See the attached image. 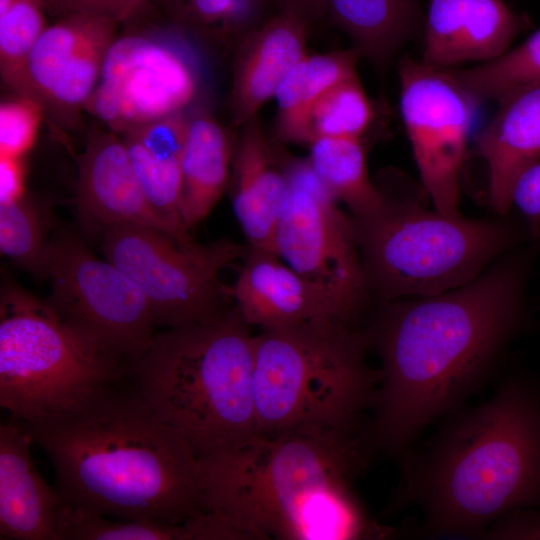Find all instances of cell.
<instances>
[{
	"label": "cell",
	"mask_w": 540,
	"mask_h": 540,
	"mask_svg": "<svg viewBox=\"0 0 540 540\" xmlns=\"http://www.w3.org/2000/svg\"><path fill=\"white\" fill-rule=\"evenodd\" d=\"M539 241L522 244L457 288L376 304L362 330L380 358L366 434L373 449L400 454L487 375L527 325V283Z\"/></svg>",
	"instance_id": "obj_1"
},
{
	"label": "cell",
	"mask_w": 540,
	"mask_h": 540,
	"mask_svg": "<svg viewBox=\"0 0 540 540\" xmlns=\"http://www.w3.org/2000/svg\"><path fill=\"white\" fill-rule=\"evenodd\" d=\"M365 429L254 436L198 459L200 503L244 539L360 540L389 535L352 490L373 450Z\"/></svg>",
	"instance_id": "obj_2"
},
{
	"label": "cell",
	"mask_w": 540,
	"mask_h": 540,
	"mask_svg": "<svg viewBox=\"0 0 540 540\" xmlns=\"http://www.w3.org/2000/svg\"><path fill=\"white\" fill-rule=\"evenodd\" d=\"M23 426L50 458L69 506L170 524L203 512L198 458L133 384L119 381L67 416Z\"/></svg>",
	"instance_id": "obj_3"
},
{
	"label": "cell",
	"mask_w": 540,
	"mask_h": 540,
	"mask_svg": "<svg viewBox=\"0 0 540 540\" xmlns=\"http://www.w3.org/2000/svg\"><path fill=\"white\" fill-rule=\"evenodd\" d=\"M406 472L399 497L415 500L436 534L482 536L500 517L540 507L539 386L508 379L449 424Z\"/></svg>",
	"instance_id": "obj_4"
},
{
	"label": "cell",
	"mask_w": 540,
	"mask_h": 540,
	"mask_svg": "<svg viewBox=\"0 0 540 540\" xmlns=\"http://www.w3.org/2000/svg\"><path fill=\"white\" fill-rule=\"evenodd\" d=\"M253 364L254 335L231 304L212 320L155 333L130 375L200 459L257 435Z\"/></svg>",
	"instance_id": "obj_5"
},
{
	"label": "cell",
	"mask_w": 540,
	"mask_h": 540,
	"mask_svg": "<svg viewBox=\"0 0 540 540\" xmlns=\"http://www.w3.org/2000/svg\"><path fill=\"white\" fill-rule=\"evenodd\" d=\"M374 181L377 205L349 215L372 306L457 288L508 251L533 241L519 214L447 215L403 191L393 175Z\"/></svg>",
	"instance_id": "obj_6"
},
{
	"label": "cell",
	"mask_w": 540,
	"mask_h": 540,
	"mask_svg": "<svg viewBox=\"0 0 540 540\" xmlns=\"http://www.w3.org/2000/svg\"><path fill=\"white\" fill-rule=\"evenodd\" d=\"M368 350L362 330L331 319L254 335L256 434L359 430V416L373 405L381 378L367 363Z\"/></svg>",
	"instance_id": "obj_7"
},
{
	"label": "cell",
	"mask_w": 540,
	"mask_h": 540,
	"mask_svg": "<svg viewBox=\"0 0 540 540\" xmlns=\"http://www.w3.org/2000/svg\"><path fill=\"white\" fill-rule=\"evenodd\" d=\"M50 307L6 283L0 297V405L22 425L67 416L130 375Z\"/></svg>",
	"instance_id": "obj_8"
},
{
	"label": "cell",
	"mask_w": 540,
	"mask_h": 540,
	"mask_svg": "<svg viewBox=\"0 0 540 540\" xmlns=\"http://www.w3.org/2000/svg\"><path fill=\"white\" fill-rule=\"evenodd\" d=\"M249 249L226 238L206 244L183 242L133 224L108 228L102 243L106 260L140 290L155 324L167 328L206 322L225 312L230 305L220 273Z\"/></svg>",
	"instance_id": "obj_9"
},
{
	"label": "cell",
	"mask_w": 540,
	"mask_h": 540,
	"mask_svg": "<svg viewBox=\"0 0 540 540\" xmlns=\"http://www.w3.org/2000/svg\"><path fill=\"white\" fill-rule=\"evenodd\" d=\"M44 269L46 302L80 335L131 367L148 350L156 324L146 298L74 233L56 230L49 237Z\"/></svg>",
	"instance_id": "obj_10"
},
{
	"label": "cell",
	"mask_w": 540,
	"mask_h": 540,
	"mask_svg": "<svg viewBox=\"0 0 540 540\" xmlns=\"http://www.w3.org/2000/svg\"><path fill=\"white\" fill-rule=\"evenodd\" d=\"M290 186L287 207L274 238V254L337 297L361 318L372 308L349 214L324 188L309 162L283 166Z\"/></svg>",
	"instance_id": "obj_11"
},
{
	"label": "cell",
	"mask_w": 540,
	"mask_h": 540,
	"mask_svg": "<svg viewBox=\"0 0 540 540\" xmlns=\"http://www.w3.org/2000/svg\"><path fill=\"white\" fill-rule=\"evenodd\" d=\"M400 111L423 190L433 208L457 215L461 176L478 102L448 69L404 57Z\"/></svg>",
	"instance_id": "obj_12"
},
{
	"label": "cell",
	"mask_w": 540,
	"mask_h": 540,
	"mask_svg": "<svg viewBox=\"0 0 540 540\" xmlns=\"http://www.w3.org/2000/svg\"><path fill=\"white\" fill-rule=\"evenodd\" d=\"M194 91L192 70L179 53L158 40L129 35L116 38L108 49L85 109L125 135L181 111Z\"/></svg>",
	"instance_id": "obj_13"
},
{
	"label": "cell",
	"mask_w": 540,
	"mask_h": 540,
	"mask_svg": "<svg viewBox=\"0 0 540 540\" xmlns=\"http://www.w3.org/2000/svg\"><path fill=\"white\" fill-rule=\"evenodd\" d=\"M118 22L86 13L62 15L31 48L21 95L45 110L75 115L95 89Z\"/></svg>",
	"instance_id": "obj_14"
},
{
	"label": "cell",
	"mask_w": 540,
	"mask_h": 540,
	"mask_svg": "<svg viewBox=\"0 0 540 540\" xmlns=\"http://www.w3.org/2000/svg\"><path fill=\"white\" fill-rule=\"evenodd\" d=\"M226 297L249 326L261 330L331 319L354 326L350 310L321 285L307 279L274 253L250 246Z\"/></svg>",
	"instance_id": "obj_15"
},
{
	"label": "cell",
	"mask_w": 540,
	"mask_h": 540,
	"mask_svg": "<svg viewBox=\"0 0 540 540\" xmlns=\"http://www.w3.org/2000/svg\"><path fill=\"white\" fill-rule=\"evenodd\" d=\"M76 205L83 227L104 232L110 227L133 224L152 227L179 241L184 237L147 201L126 145L114 132L90 134L78 158Z\"/></svg>",
	"instance_id": "obj_16"
},
{
	"label": "cell",
	"mask_w": 540,
	"mask_h": 540,
	"mask_svg": "<svg viewBox=\"0 0 540 540\" xmlns=\"http://www.w3.org/2000/svg\"><path fill=\"white\" fill-rule=\"evenodd\" d=\"M525 20L502 0H428L422 61L440 69L507 52Z\"/></svg>",
	"instance_id": "obj_17"
},
{
	"label": "cell",
	"mask_w": 540,
	"mask_h": 540,
	"mask_svg": "<svg viewBox=\"0 0 540 540\" xmlns=\"http://www.w3.org/2000/svg\"><path fill=\"white\" fill-rule=\"evenodd\" d=\"M497 102L476 149L487 167L489 205L495 215L507 216L517 179L540 159V83L518 88Z\"/></svg>",
	"instance_id": "obj_18"
},
{
	"label": "cell",
	"mask_w": 540,
	"mask_h": 540,
	"mask_svg": "<svg viewBox=\"0 0 540 540\" xmlns=\"http://www.w3.org/2000/svg\"><path fill=\"white\" fill-rule=\"evenodd\" d=\"M31 436L10 419L0 425V538L58 540L62 500L36 469Z\"/></svg>",
	"instance_id": "obj_19"
},
{
	"label": "cell",
	"mask_w": 540,
	"mask_h": 540,
	"mask_svg": "<svg viewBox=\"0 0 540 540\" xmlns=\"http://www.w3.org/2000/svg\"><path fill=\"white\" fill-rule=\"evenodd\" d=\"M306 16L285 10L245 37L236 57L231 111L235 125L252 120L286 74L306 55Z\"/></svg>",
	"instance_id": "obj_20"
},
{
	"label": "cell",
	"mask_w": 540,
	"mask_h": 540,
	"mask_svg": "<svg viewBox=\"0 0 540 540\" xmlns=\"http://www.w3.org/2000/svg\"><path fill=\"white\" fill-rule=\"evenodd\" d=\"M289 197L284 168L277 166L253 118L245 124L237 147L233 192V210L249 246L274 253L275 233Z\"/></svg>",
	"instance_id": "obj_21"
},
{
	"label": "cell",
	"mask_w": 540,
	"mask_h": 540,
	"mask_svg": "<svg viewBox=\"0 0 540 540\" xmlns=\"http://www.w3.org/2000/svg\"><path fill=\"white\" fill-rule=\"evenodd\" d=\"M229 160V142L218 122L206 113L189 118L180 202L181 219L188 232L210 213L222 194Z\"/></svg>",
	"instance_id": "obj_22"
},
{
	"label": "cell",
	"mask_w": 540,
	"mask_h": 540,
	"mask_svg": "<svg viewBox=\"0 0 540 540\" xmlns=\"http://www.w3.org/2000/svg\"><path fill=\"white\" fill-rule=\"evenodd\" d=\"M327 7L353 50L378 68L389 64L419 20L418 0H328Z\"/></svg>",
	"instance_id": "obj_23"
},
{
	"label": "cell",
	"mask_w": 540,
	"mask_h": 540,
	"mask_svg": "<svg viewBox=\"0 0 540 540\" xmlns=\"http://www.w3.org/2000/svg\"><path fill=\"white\" fill-rule=\"evenodd\" d=\"M359 58L353 49L306 55L286 74L274 94L280 140L309 144L312 106L330 87L357 74Z\"/></svg>",
	"instance_id": "obj_24"
},
{
	"label": "cell",
	"mask_w": 540,
	"mask_h": 540,
	"mask_svg": "<svg viewBox=\"0 0 540 540\" xmlns=\"http://www.w3.org/2000/svg\"><path fill=\"white\" fill-rule=\"evenodd\" d=\"M231 530L201 512L181 524L119 519L63 503L58 540H231Z\"/></svg>",
	"instance_id": "obj_25"
},
{
	"label": "cell",
	"mask_w": 540,
	"mask_h": 540,
	"mask_svg": "<svg viewBox=\"0 0 540 540\" xmlns=\"http://www.w3.org/2000/svg\"><path fill=\"white\" fill-rule=\"evenodd\" d=\"M314 174L349 215H359L377 205L378 187L370 178L366 152L360 138H318L307 158Z\"/></svg>",
	"instance_id": "obj_26"
},
{
	"label": "cell",
	"mask_w": 540,
	"mask_h": 540,
	"mask_svg": "<svg viewBox=\"0 0 540 540\" xmlns=\"http://www.w3.org/2000/svg\"><path fill=\"white\" fill-rule=\"evenodd\" d=\"M478 102L500 100L506 94L540 83V28L500 57L467 69H448Z\"/></svg>",
	"instance_id": "obj_27"
},
{
	"label": "cell",
	"mask_w": 540,
	"mask_h": 540,
	"mask_svg": "<svg viewBox=\"0 0 540 540\" xmlns=\"http://www.w3.org/2000/svg\"><path fill=\"white\" fill-rule=\"evenodd\" d=\"M374 117L370 99L358 75L326 90L309 114V145L318 138H360Z\"/></svg>",
	"instance_id": "obj_28"
},
{
	"label": "cell",
	"mask_w": 540,
	"mask_h": 540,
	"mask_svg": "<svg viewBox=\"0 0 540 540\" xmlns=\"http://www.w3.org/2000/svg\"><path fill=\"white\" fill-rule=\"evenodd\" d=\"M46 8V0H0L1 76L19 95L29 52L47 27Z\"/></svg>",
	"instance_id": "obj_29"
},
{
	"label": "cell",
	"mask_w": 540,
	"mask_h": 540,
	"mask_svg": "<svg viewBox=\"0 0 540 540\" xmlns=\"http://www.w3.org/2000/svg\"><path fill=\"white\" fill-rule=\"evenodd\" d=\"M47 229L44 212L26 196L0 204L1 253L38 279H45Z\"/></svg>",
	"instance_id": "obj_30"
},
{
	"label": "cell",
	"mask_w": 540,
	"mask_h": 540,
	"mask_svg": "<svg viewBox=\"0 0 540 540\" xmlns=\"http://www.w3.org/2000/svg\"><path fill=\"white\" fill-rule=\"evenodd\" d=\"M43 108L34 100L19 96L0 106V156L20 157L33 146Z\"/></svg>",
	"instance_id": "obj_31"
},
{
	"label": "cell",
	"mask_w": 540,
	"mask_h": 540,
	"mask_svg": "<svg viewBox=\"0 0 540 540\" xmlns=\"http://www.w3.org/2000/svg\"><path fill=\"white\" fill-rule=\"evenodd\" d=\"M512 205L523 219L534 241H540V159L517 179L512 193Z\"/></svg>",
	"instance_id": "obj_32"
},
{
	"label": "cell",
	"mask_w": 540,
	"mask_h": 540,
	"mask_svg": "<svg viewBox=\"0 0 540 540\" xmlns=\"http://www.w3.org/2000/svg\"><path fill=\"white\" fill-rule=\"evenodd\" d=\"M482 536L495 540H538L540 509L532 507L510 512L494 521Z\"/></svg>",
	"instance_id": "obj_33"
},
{
	"label": "cell",
	"mask_w": 540,
	"mask_h": 540,
	"mask_svg": "<svg viewBox=\"0 0 540 540\" xmlns=\"http://www.w3.org/2000/svg\"><path fill=\"white\" fill-rule=\"evenodd\" d=\"M146 0H66L58 12L61 15L79 12L123 22Z\"/></svg>",
	"instance_id": "obj_34"
},
{
	"label": "cell",
	"mask_w": 540,
	"mask_h": 540,
	"mask_svg": "<svg viewBox=\"0 0 540 540\" xmlns=\"http://www.w3.org/2000/svg\"><path fill=\"white\" fill-rule=\"evenodd\" d=\"M25 196L23 158L0 156V204L14 202Z\"/></svg>",
	"instance_id": "obj_35"
},
{
	"label": "cell",
	"mask_w": 540,
	"mask_h": 540,
	"mask_svg": "<svg viewBox=\"0 0 540 540\" xmlns=\"http://www.w3.org/2000/svg\"><path fill=\"white\" fill-rule=\"evenodd\" d=\"M192 11L206 23H213L227 16L237 0H189Z\"/></svg>",
	"instance_id": "obj_36"
},
{
	"label": "cell",
	"mask_w": 540,
	"mask_h": 540,
	"mask_svg": "<svg viewBox=\"0 0 540 540\" xmlns=\"http://www.w3.org/2000/svg\"><path fill=\"white\" fill-rule=\"evenodd\" d=\"M289 4L299 9L305 16L318 14L327 7L328 0H288Z\"/></svg>",
	"instance_id": "obj_37"
},
{
	"label": "cell",
	"mask_w": 540,
	"mask_h": 540,
	"mask_svg": "<svg viewBox=\"0 0 540 540\" xmlns=\"http://www.w3.org/2000/svg\"><path fill=\"white\" fill-rule=\"evenodd\" d=\"M66 0H46L47 8L53 9L54 11L58 12L62 4Z\"/></svg>",
	"instance_id": "obj_38"
}]
</instances>
